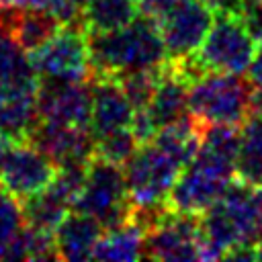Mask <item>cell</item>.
<instances>
[{
    "label": "cell",
    "mask_w": 262,
    "mask_h": 262,
    "mask_svg": "<svg viewBox=\"0 0 262 262\" xmlns=\"http://www.w3.org/2000/svg\"><path fill=\"white\" fill-rule=\"evenodd\" d=\"M262 237V186L233 180L229 188L199 215V260L225 258L242 244Z\"/></svg>",
    "instance_id": "1"
},
{
    "label": "cell",
    "mask_w": 262,
    "mask_h": 262,
    "mask_svg": "<svg viewBox=\"0 0 262 262\" xmlns=\"http://www.w3.org/2000/svg\"><path fill=\"white\" fill-rule=\"evenodd\" d=\"M92 76L121 78L139 70H158L168 61L160 25L137 14L127 27L106 33H88Z\"/></svg>",
    "instance_id": "2"
},
{
    "label": "cell",
    "mask_w": 262,
    "mask_h": 262,
    "mask_svg": "<svg viewBox=\"0 0 262 262\" xmlns=\"http://www.w3.org/2000/svg\"><path fill=\"white\" fill-rule=\"evenodd\" d=\"M254 84L244 74L205 72L188 90V113L201 125H242L252 115Z\"/></svg>",
    "instance_id": "3"
},
{
    "label": "cell",
    "mask_w": 262,
    "mask_h": 262,
    "mask_svg": "<svg viewBox=\"0 0 262 262\" xmlns=\"http://www.w3.org/2000/svg\"><path fill=\"white\" fill-rule=\"evenodd\" d=\"M76 211L96 217L104 229H111L131 217V201L123 166L92 156L86 168L84 186L74 205Z\"/></svg>",
    "instance_id": "4"
},
{
    "label": "cell",
    "mask_w": 262,
    "mask_h": 262,
    "mask_svg": "<svg viewBox=\"0 0 262 262\" xmlns=\"http://www.w3.org/2000/svg\"><path fill=\"white\" fill-rule=\"evenodd\" d=\"M182 166L151 141L141 143L123 166L127 194L133 209L166 205Z\"/></svg>",
    "instance_id": "5"
},
{
    "label": "cell",
    "mask_w": 262,
    "mask_h": 262,
    "mask_svg": "<svg viewBox=\"0 0 262 262\" xmlns=\"http://www.w3.org/2000/svg\"><path fill=\"white\" fill-rule=\"evenodd\" d=\"M39 80H90V45L82 25H61L41 47L29 53Z\"/></svg>",
    "instance_id": "6"
},
{
    "label": "cell",
    "mask_w": 262,
    "mask_h": 262,
    "mask_svg": "<svg viewBox=\"0 0 262 262\" xmlns=\"http://www.w3.org/2000/svg\"><path fill=\"white\" fill-rule=\"evenodd\" d=\"M258 41L235 14H217L203 45L192 55L203 72L246 74Z\"/></svg>",
    "instance_id": "7"
},
{
    "label": "cell",
    "mask_w": 262,
    "mask_h": 262,
    "mask_svg": "<svg viewBox=\"0 0 262 262\" xmlns=\"http://www.w3.org/2000/svg\"><path fill=\"white\" fill-rule=\"evenodd\" d=\"M213 16L215 12L205 0H178L158 20L168 59L182 61L192 57L203 45L215 20Z\"/></svg>",
    "instance_id": "8"
},
{
    "label": "cell",
    "mask_w": 262,
    "mask_h": 262,
    "mask_svg": "<svg viewBox=\"0 0 262 262\" xmlns=\"http://www.w3.org/2000/svg\"><path fill=\"white\" fill-rule=\"evenodd\" d=\"M57 172V164L41 151L31 141L10 143L2 168H0V184L10 190L18 201H25L33 194L45 190Z\"/></svg>",
    "instance_id": "9"
},
{
    "label": "cell",
    "mask_w": 262,
    "mask_h": 262,
    "mask_svg": "<svg viewBox=\"0 0 262 262\" xmlns=\"http://www.w3.org/2000/svg\"><path fill=\"white\" fill-rule=\"evenodd\" d=\"M235 176L192 158L180 170L166 203L172 211L201 215L229 188Z\"/></svg>",
    "instance_id": "10"
},
{
    "label": "cell",
    "mask_w": 262,
    "mask_h": 262,
    "mask_svg": "<svg viewBox=\"0 0 262 262\" xmlns=\"http://www.w3.org/2000/svg\"><path fill=\"white\" fill-rule=\"evenodd\" d=\"M143 258L147 260H199V215L168 209L145 231Z\"/></svg>",
    "instance_id": "11"
},
{
    "label": "cell",
    "mask_w": 262,
    "mask_h": 262,
    "mask_svg": "<svg viewBox=\"0 0 262 262\" xmlns=\"http://www.w3.org/2000/svg\"><path fill=\"white\" fill-rule=\"evenodd\" d=\"M37 108L43 121L88 127L92 84L90 80H39Z\"/></svg>",
    "instance_id": "12"
},
{
    "label": "cell",
    "mask_w": 262,
    "mask_h": 262,
    "mask_svg": "<svg viewBox=\"0 0 262 262\" xmlns=\"http://www.w3.org/2000/svg\"><path fill=\"white\" fill-rule=\"evenodd\" d=\"M27 141L45 151L57 166L88 164L94 156V135L90 127L84 125H68L39 119Z\"/></svg>",
    "instance_id": "13"
},
{
    "label": "cell",
    "mask_w": 262,
    "mask_h": 262,
    "mask_svg": "<svg viewBox=\"0 0 262 262\" xmlns=\"http://www.w3.org/2000/svg\"><path fill=\"white\" fill-rule=\"evenodd\" d=\"M39 76L0 86V135L10 141H27L39 121Z\"/></svg>",
    "instance_id": "14"
},
{
    "label": "cell",
    "mask_w": 262,
    "mask_h": 262,
    "mask_svg": "<svg viewBox=\"0 0 262 262\" xmlns=\"http://www.w3.org/2000/svg\"><path fill=\"white\" fill-rule=\"evenodd\" d=\"M92 111H90V131L94 139L131 127L135 108L129 102L121 82L108 76H92Z\"/></svg>",
    "instance_id": "15"
},
{
    "label": "cell",
    "mask_w": 262,
    "mask_h": 262,
    "mask_svg": "<svg viewBox=\"0 0 262 262\" xmlns=\"http://www.w3.org/2000/svg\"><path fill=\"white\" fill-rule=\"evenodd\" d=\"M104 233L102 223L82 211L68 213L61 223L55 227V248L59 260H88L94 254V248Z\"/></svg>",
    "instance_id": "16"
},
{
    "label": "cell",
    "mask_w": 262,
    "mask_h": 262,
    "mask_svg": "<svg viewBox=\"0 0 262 262\" xmlns=\"http://www.w3.org/2000/svg\"><path fill=\"white\" fill-rule=\"evenodd\" d=\"M145 246V227L129 217L127 221L104 229L100 235L92 258L96 260H139L143 258Z\"/></svg>",
    "instance_id": "17"
},
{
    "label": "cell",
    "mask_w": 262,
    "mask_h": 262,
    "mask_svg": "<svg viewBox=\"0 0 262 262\" xmlns=\"http://www.w3.org/2000/svg\"><path fill=\"white\" fill-rule=\"evenodd\" d=\"M235 180L248 186H262V117L260 115H250L239 125Z\"/></svg>",
    "instance_id": "18"
},
{
    "label": "cell",
    "mask_w": 262,
    "mask_h": 262,
    "mask_svg": "<svg viewBox=\"0 0 262 262\" xmlns=\"http://www.w3.org/2000/svg\"><path fill=\"white\" fill-rule=\"evenodd\" d=\"M201 131H203V127L188 113L182 119L160 127L158 133L154 135L151 143L158 145L162 151H166L170 158H174L184 168L199 151Z\"/></svg>",
    "instance_id": "19"
},
{
    "label": "cell",
    "mask_w": 262,
    "mask_h": 262,
    "mask_svg": "<svg viewBox=\"0 0 262 262\" xmlns=\"http://www.w3.org/2000/svg\"><path fill=\"white\" fill-rule=\"evenodd\" d=\"M139 14L137 0H86L82 27L86 33H106L127 27Z\"/></svg>",
    "instance_id": "20"
},
{
    "label": "cell",
    "mask_w": 262,
    "mask_h": 262,
    "mask_svg": "<svg viewBox=\"0 0 262 262\" xmlns=\"http://www.w3.org/2000/svg\"><path fill=\"white\" fill-rule=\"evenodd\" d=\"M70 209H72V203L61 192H57L51 184L39 194L25 199V205H23L25 223L39 229H47V231H55V227L70 213Z\"/></svg>",
    "instance_id": "21"
},
{
    "label": "cell",
    "mask_w": 262,
    "mask_h": 262,
    "mask_svg": "<svg viewBox=\"0 0 262 262\" xmlns=\"http://www.w3.org/2000/svg\"><path fill=\"white\" fill-rule=\"evenodd\" d=\"M37 76L29 53L14 37L10 25L0 18V86Z\"/></svg>",
    "instance_id": "22"
},
{
    "label": "cell",
    "mask_w": 262,
    "mask_h": 262,
    "mask_svg": "<svg viewBox=\"0 0 262 262\" xmlns=\"http://www.w3.org/2000/svg\"><path fill=\"white\" fill-rule=\"evenodd\" d=\"M6 260H59L53 231L25 223V227L12 239Z\"/></svg>",
    "instance_id": "23"
},
{
    "label": "cell",
    "mask_w": 262,
    "mask_h": 262,
    "mask_svg": "<svg viewBox=\"0 0 262 262\" xmlns=\"http://www.w3.org/2000/svg\"><path fill=\"white\" fill-rule=\"evenodd\" d=\"M137 147L139 141L135 139L131 127L94 139V156L117 166H125Z\"/></svg>",
    "instance_id": "24"
},
{
    "label": "cell",
    "mask_w": 262,
    "mask_h": 262,
    "mask_svg": "<svg viewBox=\"0 0 262 262\" xmlns=\"http://www.w3.org/2000/svg\"><path fill=\"white\" fill-rule=\"evenodd\" d=\"M25 227V213L20 201L0 184V260L6 258V252L18 231Z\"/></svg>",
    "instance_id": "25"
},
{
    "label": "cell",
    "mask_w": 262,
    "mask_h": 262,
    "mask_svg": "<svg viewBox=\"0 0 262 262\" xmlns=\"http://www.w3.org/2000/svg\"><path fill=\"white\" fill-rule=\"evenodd\" d=\"M162 68H158V70H139V72L123 74L121 78H117L135 111L147 108V104H149V100H151V96L156 92Z\"/></svg>",
    "instance_id": "26"
},
{
    "label": "cell",
    "mask_w": 262,
    "mask_h": 262,
    "mask_svg": "<svg viewBox=\"0 0 262 262\" xmlns=\"http://www.w3.org/2000/svg\"><path fill=\"white\" fill-rule=\"evenodd\" d=\"M237 16L242 18L250 35L258 43H262V0H246Z\"/></svg>",
    "instance_id": "27"
},
{
    "label": "cell",
    "mask_w": 262,
    "mask_h": 262,
    "mask_svg": "<svg viewBox=\"0 0 262 262\" xmlns=\"http://www.w3.org/2000/svg\"><path fill=\"white\" fill-rule=\"evenodd\" d=\"M246 76L254 84V88H262V43H258L256 53H254L248 70H246Z\"/></svg>",
    "instance_id": "28"
},
{
    "label": "cell",
    "mask_w": 262,
    "mask_h": 262,
    "mask_svg": "<svg viewBox=\"0 0 262 262\" xmlns=\"http://www.w3.org/2000/svg\"><path fill=\"white\" fill-rule=\"evenodd\" d=\"M209 4V8L217 14H239L242 12V6L246 0H205Z\"/></svg>",
    "instance_id": "29"
},
{
    "label": "cell",
    "mask_w": 262,
    "mask_h": 262,
    "mask_svg": "<svg viewBox=\"0 0 262 262\" xmlns=\"http://www.w3.org/2000/svg\"><path fill=\"white\" fill-rule=\"evenodd\" d=\"M252 115H260L262 117V88H254V94H252Z\"/></svg>",
    "instance_id": "30"
},
{
    "label": "cell",
    "mask_w": 262,
    "mask_h": 262,
    "mask_svg": "<svg viewBox=\"0 0 262 262\" xmlns=\"http://www.w3.org/2000/svg\"><path fill=\"white\" fill-rule=\"evenodd\" d=\"M8 145H10V141H6V139L0 135V168H2V160H4V154H6Z\"/></svg>",
    "instance_id": "31"
},
{
    "label": "cell",
    "mask_w": 262,
    "mask_h": 262,
    "mask_svg": "<svg viewBox=\"0 0 262 262\" xmlns=\"http://www.w3.org/2000/svg\"><path fill=\"white\" fill-rule=\"evenodd\" d=\"M256 258H258V260H262V237L256 242Z\"/></svg>",
    "instance_id": "32"
}]
</instances>
